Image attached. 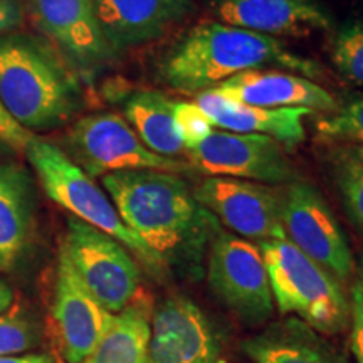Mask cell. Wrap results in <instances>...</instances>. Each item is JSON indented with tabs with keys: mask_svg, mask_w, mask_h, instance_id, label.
Masks as SVG:
<instances>
[{
	"mask_svg": "<svg viewBox=\"0 0 363 363\" xmlns=\"http://www.w3.org/2000/svg\"><path fill=\"white\" fill-rule=\"evenodd\" d=\"M103 189L126 227L157 256L165 274L192 281L206 274L212 239L222 229L179 175L162 170L108 174Z\"/></svg>",
	"mask_w": 363,
	"mask_h": 363,
	"instance_id": "1",
	"label": "cell"
},
{
	"mask_svg": "<svg viewBox=\"0 0 363 363\" xmlns=\"http://www.w3.org/2000/svg\"><path fill=\"white\" fill-rule=\"evenodd\" d=\"M289 71L316 78L321 67L299 56L279 39L227 26L203 22L192 27L162 62V79L182 93H206L240 72L254 69Z\"/></svg>",
	"mask_w": 363,
	"mask_h": 363,
	"instance_id": "2",
	"label": "cell"
},
{
	"mask_svg": "<svg viewBox=\"0 0 363 363\" xmlns=\"http://www.w3.org/2000/svg\"><path fill=\"white\" fill-rule=\"evenodd\" d=\"M0 99L34 135L65 126L83 106L74 71L44 35L26 30L0 35Z\"/></svg>",
	"mask_w": 363,
	"mask_h": 363,
	"instance_id": "3",
	"label": "cell"
},
{
	"mask_svg": "<svg viewBox=\"0 0 363 363\" xmlns=\"http://www.w3.org/2000/svg\"><path fill=\"white\" fill-rule=\"evenodd\" d=\"M264 257L274 305L321 335L350 328L352 305L340 281L288 239L257 244Z\"/></svg>",
	"mask_w": 363,
	"mask_h": 363,
	"instance_id": "4",
	"label": "cell"
},
{
	"mask_svg": "<svg viewBox=\"0 0 363 363\" xmlns=\"http://www.w3.org/2000/svg\"><path fill=\"white\" fill-rule=\"evenodd\" d=\"M26 158L33 167L34 174L38 175L40 187L52 202L66 208L76 219L86 222L123 244L153 276L157 278L167 276L155 254L126 227L110 195L81 167L76 165L59 148V145L35 135L26 150Z\"/></svg>",
	"mask_w": 363,
	"mask_h": 363,
	"instance_id": "5",
	"label": "cell"
},
{
	"mask_svg": "<svg viewBox=\"0 0 363 363\" xmlns=\"http://www.w3.org/2000/svg\"><path fill=\"white\" fill-rule=\"evenodd\" d=\"M208 288L242 323L264 325L276 311L269 274L257 244L220 229L206 261Z\"/></svg>",
	"mask_w": 363,
	"mask_h": 363,
	"instance_id": "6",
	"label": "cell"
},
{
	"mask_svg": "<svg viewBox=\"0 0 363 363\" xmlns=\"http://www.w3.org/2000/svg\"><path fill=\"white\" fill-rule=\"evenodd\" d=\"M59 148L91 179L130 170L175 174L187 169L177 158L160 157L148 150L128 121L115 113H94L79 118L62 136Z\"/></svg>",
	"mask_w": 363,
	"mask_h": 363,
	"instance_id": "7",
	"label": "cell"
},
{
	"mask_svg": "<svg viewBox=\"0 0 363 363\" xmlns=\"http://www.w3.org/2000/svg\"><path fill=\"white\" fill-rule=\"evenodd\" d=\"M61 249L88 291L113 315L135 301L142 278L123 244L71 216Z\"/></svg>",
	"mask_w": 363,
	"mask_h": 363,
	"instance_id": "8",
	"label": "cell"
},
{
	"mask_svg": "<svg viewBox=\"0 0 363 363\" xmlns=\"http://www.w3.org/2000/svg\"><path fill=\"white\" fill-rule=\"evenodd\" d=\"M281 222L286 239L325 267L338 281H348L355 261L342 225L320 190L293 180L281 197Z\"/></svg>",
	"mask_w": 363,
	"mask_h": 363,
	"instance_id": "9",
	"label": "cell"
},
{
	"mask_svg": "<svg viewBox=\"0 0 363 363\" xmlns=\"http://www.w3.org/2000/svg\"><path fill=\"white\" fill-rule=\"evenodd\" d=\"M27 16L76 76L91 81L118 54L99 29L91 0H26Z\"/></svg>",
	"mask_w": 363,
	"mask_h": 363,
	"instance_id": "10",
	"label": "cell"
},
{
	"mask_svg": "<svg viewBox=\"0 0 363 363\" xmlns=\"http://www.w3.org/2000/svg\"><path fill=\"white\" fill-rule=\"evenodd\" d=\"M194 169L208 177H229L262 184H286L296 174L283 145L256 133L214 130L197 147L185 150Z\"/></svg>",
	"mask_w": 363,
	"mask_h": 363,
	"instance_id": "11",
	"label": "cell"
},
{
	"mask_svg": "<svg viewBox=\"0 0 363 363\" xmlns=\"http://www.w3.org/2000/svg\"><path fill=\"white\" fill-rule=\"evenodd\" d=\"M194 190V197L220 224L242 239L257 244L286 239L281 222L283 192L259 182L207 177Z\"/></svg>",
	"mask_w": 363,
	"mask_h": 363,
	"instance_id": "12",
	"label": "cell"
},
{
	"mask_svg": "<svg viewBox=\"0 0 363 363\" xmlns=\"http://www.w3.org/2000/svg\"><path fill=\"white\" fill-rule=\"evenodd\" d=\"M51 315L59 352L66 363H83L101 343L116 318L88 291L62 249L59 251Z\"/></svg>",
	"mask_w": 363,
	"mask_h": 363,
	"instance_id": "13",
	"label": "cell"
},
{
	"mask_svg": "<svg viewBox=\"0 0 363 363\" xmlns=\"http://www.w3.org/2000/svg\"><path fill=\"white\" fill-rule=\"evenodd\" d=\"M219 335L197 303L170 296L150 316V363H217Z\"/></svg>",
	"mask_w": 363,
	"mask_h": 363,
	"instance_id": "14",
	"label": "cell"
},
{
	"mask_svg": "<svg viewBox=\"0 0 363 363\" xmlns=\"http://www.w3.org/2000/svg\"><path fill=\"white\" fill-rule=\"evenodd\" d=\"M116 54L160 39L195 12L194 0H91Z\"/></svg>",
	"mask_w": 363,
	"mask_h": 363,
	"instance_id": "15",
	"label": "cell"
},
{
	"mask_svg": "<svg viewBox=\"0 0 363 363\" xmlns=\"http://www.w3.org/2000/svg\"><path fill=\"white\" fill-rule=\"evenodd\" d=\"M212 12L222 24L274 39L308 38L331 27L315 0H214Z\"/></svg>",
	"mask_w": 363,
	"mask_h": 363,
	"instance_id": "16",
	"label": "cell"
},
{
	"mask_svg": "<svg viewBox=\"0 0 363 363\" xmlns=\"http://www.w3.org/2000/svg\"><path fill=\"white\" fill-rule=\"evenodd\" d=\"M216 94L230 101L257 108H305L331 113L338 108L328 89L305 76L279 69L240 72L216 86Z\"/></svg>",
	"mask_w": 363,
	"mask_h": 363,
	"instance_id": "17",
	"label": "cell"
},
{
	"mask_svg": "<svg viewBox=\"0 0 363 363\" xmlns=\"http://www.w3.org/2000/svg\"><path fill=\"white\" fill-rule=\"evenodd\" d=\"M38 229V192L30 170L0 160V272H13L33 247Z\"/></svg>",
	"mask_w": 363,
	"mask_h": 363,
	"instance_id": "18",
	"label": "cell"
},
{
	"mask_svg": "<svg viewBox=\"0 0 363 363\" xmlns=\"http://www.w3.org/2000/svg\"><path fill=\"white\" fill-rule=\"evenodd\" d=\"M199 108L212 125L234 133H256L274 138L284 147H294L305 140V108H257L240 104L206 91L197 96Z\"/></svg>",
	"mask_w": 363,
	"mask_h": 363,
	"instance_id": "19",
	"label": "cell"
},
{
	"mask_svg": "<svg viewBox=\"0 0 363 363\" xmlns=\"http://www.w3.org/2000/svg\"><path fill=\"white\" fill-rule=\"evenodd\" d=\"M240 350L252 363H347L321 333L293 316L246 338Z\"/></svg>",
	"mask_w": 363,
	"mask_h": 363,
	"instance_id": "20",
	"label": "cell"
},
{
	"mask_svg": "<svg viewBox=\"0 0 363 363\" xmlns=\"http://www.w3.org/2000/svg\"><path fill=\"white\" fill-rule=\"evenodd\" d=\"M175 99L152 89L136 91L125 99V120L148 150L160 157L177 158L185 153L174 120Z\"/></svg>",
	"mask_w": 363,
	"mask_h": 363,
	"instance_id": "21",
	"label": "cell"
},
{
	"mask_svg": "<svg viewBox=\"0 0 363 363\" xmlns=\"http://www.w3.org/2000/svg\"><path fill=\"white\" fill-rule=\"evenodd\" d=\"M150 316L148 303L136 298L118 313L110 331L83 363H150Z\"/></svg>",
	"mask_w": 363,
	"mask_h": 363,
	"instance_id": "22",
	"label": "cell"
},
{
	"mask_svg": "<svg viewBox=\"0 0 363 363\" xmlns=\"http://www.w3.org/2000/svg\"><path fill=\"white\" fill-rule=\"evenodd\" d=\"M326 157L345 212L363 235V145L337 143Z\"/></svg>",
	"mask_w": 363,
	"mask_h": 363,
	"instance_id": "23",
	"label": "cell"
},
{
	"mask_svg": "<svg viewBox=\"0 0 363 363\" xmlns=\"http://www.w3.org/2000/svg\"><path fill=\"white\" fill-rule=\"evenodd\" d=\"M316 133L325 142L363 145V94H352L337 110L320 118Z\"/></svg>",
	"mask_w": 363,
	"mask_h": 363,
	"instance_id": "24",
	"label": "cell"
},
{
	"mask_svg": "<svg viewBox=\"0 0 363 363\" xmlns=\"http://www.w3.org/2000/svg\"><path fill=\"white\" fill-rule=\"evenodd\" d=\"M39 325L26 305H12L0 315V357L21 355L39 343Z\"/></svg>",
	"mask_w": 363,
	"mask_h": 363,
	"instance_id": "25",
	"label": "cell"
},
{
	"mask_svg": "<svg viewBox=\"0 0 363 363\" xmlns=\"http://www.w3.org/2000/svg\"><path fill=\"white\" fill-rule=\"evenodd\" d=\"M331 59L345 79L363 86V21L340 27L331 45Z\"/></svg>",
	"mask_w": 363,
	"mask_h": 363,
	"instance_id": "26",
	"label": "cell"
},
{
	"mask_svg": "<svg viewBox=\"0 0 363 363\" xmlns=\"http://www.w3.org/2000/svg\"><path fill=\"white\" fill-rule=\"evenodd\" d=\"M174 120L185 150L197 147L214 131V125L197 103L175 101Z\"/></svg>",
	"mask_w": 363,
	"mask_h": 363,
	"instance_id": "27",
	"label": "cell"
},
{
	"mask_svg": "<svg viewBox=\"0 0 363 363\" xmlns=\"http://www.w3.org/2000/svg\"><path fill=\"white\" fill-rule=\"evenodd\" d=\"M34 133L17 123L0 99V158L9 160L12 157H26V150L34 140Z\"/></svg>",
	"mask_w": 363,
	"mask_h": 363,
	"instance_id": "28",
	"label": "cell"
},
{
	"mask_svg": "<svg viewBox=\"0 0 363 363\" xmlns=\"http://www.w3.org/2000/svg\"><path fill=\"white\" fill-rule=\"evenodd\" d=\"M352 321H350V350L357 363H363V296L357 281L350 294Z\"/></svg>",
	"mask_w": 363,
	"mask_h": 363,
	"instance_id": "29",
	"label": "cell"
},
{
	"mask_svg": "<svg viewBox=\"0 0 363 363\" xmlns=\"http://www.w3.org/2000/svg\"><path fill=\"white\" fill-rule=\"evenodd\" d=\"M26 17V0H0V35L21 30Z\"/></svg>",
	"mask_w": 363,
	"mask_h": 363,
	"instance_id": "30",
	"label": "cell"
},
{
	"mask_svg": "<svg viewBox=\"0 0 363 363\" xmlns=\"http://www.w3.org/2000/svg\"><path fill=\"white\" fill-rule=\"evenodd\" d=\"M0 363H56V360L49 353H21L0 357Z\"/></svg>",
	"mask_w": 363,
	"mask_h": 363,
	"instance_id": "31",
	"label": "cell"
},
{
	"mask_svg": "<svg viewBox=\"0 0 363 363\" xmlns=\"http://www.w3.org/2000/svg\"><path fill=\"white\" fill-rule=\"evenodd\" d=\"M13 305V291L6 281L0 278V315Z\"/></svg>",
	"mask_w": 363,
	"mask_h": 363,
	"instance_id": "32",
	"label": "cell"
},
{
	"mask_svg": "<svg viewBox=\"0 0 363 363\" xmlns=\"http://www.w3.org/2000/svg\"><path fill=\"white\" fill-rule=\"evenodd\" d=\"M358 288H360L362 296H363V254L360 256V261H358V279H357Z\"/></svg>",
	"mask_w": 363,
	"mask_h": 363,
	"instance_id": "33",
	"label": "cell"
}]
</instances>
